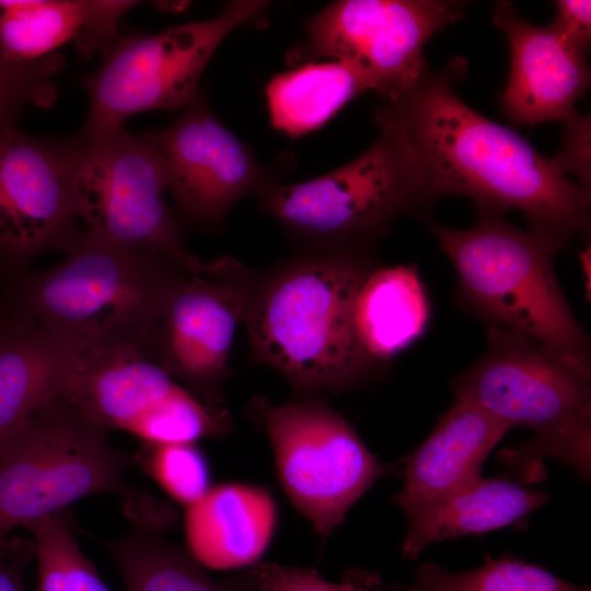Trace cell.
<instances>
[{"label": "cell", "instance_id": "cell-27", "mask_svg": "<svg viewBox=\"0 0 591 591\" xmlns=\"http://www.w3.org/2000/svg\"><path fill=\"white\" fill-rule=\"evenodd\" d=\"M232 418L227 408H216L177 383L128 433L144 443H195L202 438L227 434Z\"/></svg>", "mask_w": 591, "mask_h": 591}, {"label": "cell", "instance_id": "cell-11", "mask_svg": "<svg viewBox=\"0 0 591 591\" xmlns=\"http://www.w3.org/2000/svg\"><path fill=\"white\" fill-rule=\"evenodd\" d=\"M464 13L445 0H340L305 24L299 59L333 58L359 73L386 102L402 99L424 77L427 40Z\"/></svg>", "mask_w": 591, "mask_h": 591}, {"label": "cell", "instance_id": "cell-20", "mask_svg": "<svg viewBox=\"0 0 591 591\" xmlns=\"http://www.w3.org/2000/svg\"><path fill=\"white\" fill-rule=\"evenodd\" d=\"M511 429L468 402L454 398L427 439L403 464L396 497L441 495L480 477L489 452Z\"/></svg>", "mask_w": 591, "mask_h": 591}, {"label": "cell", "instance_id": "cell-29", "mask_svg": "<svg viewBox=\"0 0 591 591\" xmlns=\"http://www.w3.org/2000/svg\"><path fill=\"white\" fill-rule=\"evenodd\" d=\"M63 67V58L53 54L31 63H15L0 55V129L14 125L27 104L47 107L57 96L53 76Z\"/></svg>", "mask_w": 591, "mask_h": 591}, {"label": "cell", "instance_id": "cell-28", "mask_svg": "<svg viewBox=\"0 0 591 591\" xmlns=\"http://www.w3.org/2000/svg\"><path fill=\"white\" fill-rule=\"evenodd\" d=\"M139 462L172 499L186 507L210 488L206 460L195 443H144Z\"/></svg>", "mask_w": 591, "mask_h": 591}, {"label": "cell", "instance_id": "cell-14", "mask_svg": "<svg viewBox=\"0 0 591 591\" xmlns=\"http://www.w3.org/2000/svg\"><path fill=\"white\" fill-rule=\"evenodd\" d=\"M147 135L165 163L177 208L197 223H219L237 200L260 196L273 184L199 94L171 126Z\"/></svg>", "mask_w": 591, "mask_h": 591}, {"label": "cell", "instance_id": "cell-34", "mask_svg": "<svg viewBox=\"0 0 591 591\" xmlns=\"http://www.w3.org/2000/svg\"><path fill=\"white\" fill-rule=\"evenodd\" d=\"M10 317L7 313H0V332L8 325Z\"/></svg>", "mask_w": 591, "mask_h": 591}, {"label": "cell", "instance_id": "cell-23", "mask_svg": "<svg viewBox=\"0 0 591 591\" xmlns=\"http://www.w3.org/2000/svg\"><path fill=\"white\" fill-rule=\"evenodd\" d=\"M165 523L138 522L117 541L107 543L125 582V591H258L247 570L216 581L192 555L165 540Z\"/></svg>", "mask_w": 591, "mask_h": 591}, {"label": "cell", "instance_id": "cell-30", "mask_svg": "<svg viewBox=\"0 0 591 591\" xmlns=\"http://www.w3.org/2000/svg\"><path fill=\"white\" fill-rule=\"evenodd\" d=\"M258 591H414L412 586L385 582L364 569L347 570L340 582H329L312 569L276 563H256L250 567Z\"/></svg>", "mask_w": 591, "mask_h": 591}, {"label": "cell", "instance_id": "cell-3", "mask_svg": "<svg viewBox=\"0 0 591 591\" xmlns=\"http://www.w3.org/2000/svg\"><path fill=\"white\" fill-rule=\"evenodd\" d=\"M190 274L152 253L84 231L50 269L4 277L5 313L59 332L93 354L153 358L165 303Z\"/></svg>", "mask_w": 591, "mask_h": 591}, {"label": "cell", "instance_id": "cell-9", "mask_svg": "<svg viewBox=\"0 0 591 591\" xmlns=\"http://www.w3.org/2000/svg\"><path fill=\"white\" fill-rule=\"evenodd\" d=\"M73 142L72 194L88 232L161 256L190 275L210 271L215 260L190 254L165 200V163L148 135L124 127Z\"/></svg>", "mask_w": 591, "mask_h": 591}, {"label": "cell", "instance_id": "cell-32", "mask_svg": "<svg viewBox=\"0 0 591 591\" xmlns=\"http://www.w3.org/2000/svg\"><path fill=\"white\" fill-rule=\"evenodd\" d=\"M33 559V540L9 535L0 537V591H27L24 573Z\"/></svg>", "mask_w": 591, "mask_h": 591}, {"label": "cell", "instance_id": "cell-17", "mask_svg": "<svg viewBox=\"0 0 591 591\" xmlns=\"http://www.w3.org/2000/svg\"><path fill=\"white\" fill-rule=\"evenodd\" d=\"M393 500L408 523L402 553L415 559L436 542L514 524L545 505L549 495L506 477L480 476L441 495Z\"/></svg>", "mask_w": 591, "mask_h": 591}, {"label": "cell", "instance_id": "cell-19", "mask_svg": "<svg viewBox=\"0 0 591 591\" xmlns=\"http://www.w3.org/2000/svg\"><path fill=\"white\" fill-rule=\"evenodd\" d=\"M276 522V506L266 489L239 483L210 487L186 507L187 552L210 569L251 567L266 551Z\"/></svg>", "mask_w": 591, "mask_h": 591}, {"label": "cell", "instance_id": "cell-16", "mask_svg": "<svg viewBox=\"0 0 591 591\" xmlns=\"http://www.w3.org/2000/svg\"><path fill=\"white\" fill-rule=\"evenodd\" d=\"M126 0H0V55L31 63L73 40L82 58L105 54L120 38Z\"/></svg>", "mask_w": 591, "mask_h": 591}, {"label": "cell", "instance_id": "cell-35", "mask_svg": "<svg viewBox=\"0 0 591 591\" xmlns=\"http://www.w3.org/2000/svg\"><path fill=\"white\" fill-rule=\"evenodd\" d=\"M7 311V303L4 296L2 293V290L0 289V313H5Z\"/></svg>", "mask_w": 591, "mask_h": 591}, {"label": "cell", "instance_id": "cell-15", "mask_svg": "<svg viewBox=\"0 0 591 591\" xmlns=\"http://www.w3.org/2000/svg\"><path fill=\"white\" fill-rule=\"evenodd\" d=\"M494 24L507 37L511 63L501 106L513 124L567 123L590 84L586 54L549 26L522 20L510 1H496Z\"/></svg>", "mask_w": 591, "mask_h": 591}, {"label": "cell", "instance_id": "cell-33", "mask_svg": "<svg viewBox=\"0 0 591 591\" xmlns=\"http://www.w3.org/2000/svg\"><path fill=\"white\" fill-rule=\"evenodd\" d=\"M555 20L548 25L565 40L582 53L591 42V2L589 0H558Z\"/></svg>", "mask_w": 591, "mask_h": 591}, {"label": "cell", "instance_id": "cell-18", "mask_svg": "<svg viewBox=\"0 0 591 591\" xmlns=\"http://www.w3.org/2000/svg\"><path fill=\"white\" fill-rule=\"evenodd\" d=\"M9 317L0 332V439L60 396L93 354L68 335Z\"/></svg>", "mask_w": 591, "mask_h": 591}, {"label": "cell", "instance_id": "cell-24", "mask_svg": "<svg viewBox=\"0 0 591 591\" xmlns=\"http://www.w3.org/2000/svg\"><path fill=\"white\" fill-rule=\"evenodd\" d=\"M369 90L362 77L343 62L304 65L277 74L267 83L270 124L291 137L314 131Z\"/></svg>", "mask_w": 591, "mask_h": 591}, {"label": "cell", "instance_id": "cell-4", "mask_svg": "<svg viewBox=\"0 0 591 591\" xmlns=\"http://www.w3.org/2000/svg\"><path fill=\"white\" fill-rule=\"evenodd\" d=\"M466 230L429 223L457 279L455 300L474 316L530 337L590 371V341L557 279L556 241L477 211Z\"/></svg>", "mask_w": 591, "mask_h": 591}, {"label": "cell", "instance_id": "cell-2", "mask_svg": "<svg viewBox=\"0 0 591 591\" xmlns=\"http://www.w3.org/2000/svg\"><path fill=\"white\" fill-rule=\"evenodd\" d=\"M375 267L369 250L314 248L258 274L243 321L254 360L299 397L367 382L382 367L358 341L354 302Z\"/></svg>", "mask_w": 591, "mask_h": 591}, {"label": "cell", "instance_id": "cell-13", "mask_svg": "<svg viewBox=\"0 0 591 591\" xmlns=\"http://www.w3.org/2000/svg\"><path fill=\"white\" fill-rule=\"evenodd\" d=\"M73 142L0 129V275L67 251L82 233L72 194Z\"/></svg>", "mask_w": 591, "mask_h": 591}, {"label": "cell", "instance_id": "cell-10", "mask_svg": "<svg viewBox=\"0 0 591 591\" xmlns=\"http://www.w3.org/2000/svg\"><path fill=\"white\" fill-rule=\"evenodd\" d=\"M246 410L271 443L286 495L322 537L341 524L378 479L395 471L380 462L354 427L317 397L276 404L256 395Z\"/></svg>", "mask_w": 591, "mask_h": 591}, {"label": "cell", "instance_id": "cell-1", "mask_svg": "<svg viewBox=\"0 0 591 591\" xmlns=\"http://www.w3.org/2000/svg\"><path fill=\"white\" fill-rule=\"evenodd\" d=\"M466 68L454 58L439 72L428 69L406 95L386 102L420 164L430 200L463 195L477 211L519 210L529 230L565 247L589 229L590 194L519 132L459 97L454 83Z\"/></svg>", "mask_w": 591, "mask_h": 591}, {"label": "cell", "instance_id": "cell-7", "mask_svg": "<svg viewBox=\"0 0 591 591\" xmlns=\"http://www.w3.org/2000/svg\"><path fill=\"white\" fill-rule=\"evenodd\" d=\"M62 396L0 439V537L96 494L150 503L124 477L131 461ZM135 514V513H134Z\"/></svg>", "mask_w": 591, "mask_h": 591}, {"label": "cell", "instance_id": "cell-31", "mask_svg": "<svg viewBox=\"0 0 591 591\" xmlns=\"http://www.w3.org/2000/svg\"><path fill=\"white\" fill-rule=\"evenodd\" d=\"M566 124L565 147L553 160L564 175L575 174L590 194V118L578 113Z\"/></svg>", "mask_w": 591, "mask_h": 591}, {"label": "cell", "instance_id": "cell-22", "mask_svg": "<svg viewBox=\"0 0 591 591\" xmlns=\"http://www.w3.org/2000/svg\"><path fill=\"white\" fill-rule=\"evenodd\" d=\"M429 315L428 296L415 265L376 266L354 302L358 341L382 368L422 335Z\"/></svg>", "mask_w": 591, "mask_h": 591}, {"label": "cell", "instance_id": "cell-5", "mask_svg": "<svg viewBox=\"0 0 591 591\" xmlns=\"http://www.w3.org/2000/svg\"><path fill=\"white\" fill-rule=\"evenodd\" d=\"M591 372L530 337L488 325L482 357L452 381L454 398L474 404L535 438L507 459L532 467L554 457L590 476Z\"/></svg>", "mask_w": 591, "mask_h": 591}, {"label": "cell", "instance_id": "cell-25", "mask_svg": "<svg viewBox=\"0 0 591 591\" xmlns=\"http://www.w3.org/2000/svg\"><path fill=\"white\" fill-rule=\"evenodd\" d=\"M412 587L414 591H591L510 556L487 557L483 566L455 573L427 563L417 568Z\"/></svg>", "mask_w": 591, "mask_h": 591}, {"label": "cell", "instance_id": "cell-21", "mask_svg": "<svg viewBox=\"0 0 591 591\" xmlns=\"http://www.w3.org/2000/svg\"><path fill=\"white\" fill-rule=\"evenodd\" d=\"M177 383L150 357L113 350L93 354L60 396L104 430L128 432Z\"/></svg>", "mask_w": 591, "mask_h": 591}, {"label": "cell", "instance_id": "cell-6", "mask_svg": "<svg viewBox=\"0 0 591 591\" xmlns=\"http://www.w3.org/2000/svg\"><path fill=\"white\" fill-rule=\"evenodd\" d=\"M374 120L379 136L361 155L320 177L271 184L264 210L317 248L369 250L396 218L427 219L433 202L401 123L387 104Z\"/></svg>", "mask_w": 591, "mask_h": 591}, {"label": "cell", "instance_id": "cell-26", "mask_svg": "<svg viewBox=\"0 0 591 591\" xmlns=\"http://www.w3.org/2000/svg\"><path fill=\"white\" fill-rule=\"evenodd\" d=\"M26 530L35 544L36 591H112L82 553L65 511L42 518Z\"/></svg>", "mask_w": 591, "mask_h": 591}, {"label": "cell", "instance_id": "cell-8", "mask_svg": "<svg viewBox=\"0 0 591 591\" xmlns=\"http://www.w3.org/2000/svg\"><path fill=\"white\" fill-rule=\"evenodd\" d=\"M267 4L233 1L212 19L120 37L102 55L100 68L81 79L90 106L74 138L90 140L115 131L141 112L185 108L198 95L199 78L219 45Z\"/></svg>", "mask_w": 591, "mask_h": 591}, {"label": "cell", "instance_id": "cell-12", "mask_svg": "<svg viewBox=\"0 0 591 591\" xmlns=\"http://www.w3.org/2000/svg\"><path fill=\"white\" fill-rule=\"evenodd\" d=\"M257 277L231 256L217 258L210 271L183 278L162 312L154 361L216 408H225L230 351Z\"/></svg>", "mask_w": 591, "mask_h": 591}]
</instances>
